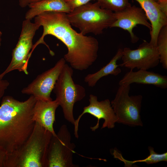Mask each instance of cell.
Segmentation results:
<instances>
[{"label": "cell", "mask_w": 167, "mask_h": 167, "mask_svg": "<svg viewBox=\"0 0 167 167\" xmlns=\"http://www.w3.org/2000/svg\"><path fill=\"white\" fill-rule=\"evenodd\" d=\"M148 70H133L127 72L119 82V85L133 83L152 85L162 89L167 88V76Z\"/></svg>", "instance_id": "cell-15"}, {"label": "cell", "mask_w": 167, "mask_h": 167, "mask_svg": "<svg viewBox=\"0 0 167 167\" xmlns=\"http://www.w3.org/2000/svg\"><path fill=\"white\" fill-rule=\"evenodd\" d=\"M42 0H19V6L22 7H25L31 4L36 3Z\"/></svg>", "instance_id": "cell-23"}, {"label": "cell", "mask_w": 167, "mask_h": 167, "mask_svg": "<svg viewBox=\"0 0 167 167\" xmlns=\"http://www.w3.org/2000/svg\"><path fill=\"white\" fill-rule=\"evenodd\" d=\"M92 0H64L71 11L77 8L87 4Z\"/></svg>", "instance_id": "cell-21"}, {"label": "cell", "mask_w": 167, "mask_h": 167, "mask_svg": "<svg viewBox=\"0 0 167 167\" xmlns=\"http://www.w3.org/2000/svg\"><path fill=\"white\" fill-rule=\"evenodd\" d=\"M148 149L149 151V155L144 159L134 161H129L124 159L122 154L117 150H114L113 153L115 158L119 159L123 162L125 164V167L132 166L133 164L136 162H145L147 164H152L156 163L162 161H167V152L162 154H158L155 152L154 148L151 146H149Z\"/></svg>", "instance_id": "cell-18"}, {"label": "cell", "mask_w": 167, "mask_h": 167, "mask_svg": "<svg viewBox=\"0 0 167 167\" xmlns=\"http://www.w3.org/2000/svg\"><path fill=\"white\" fill-rule=\"evenodd\" d=\"M6 151L0 146V167H3V163L6 154Z\"/></svg>", "instance_id": "cell-24"}, {"label": "cell", "mask_w": 167, "mask_h": 167, "mask_svg": "<svg viewBox=\"0 0 167 167\" xmlns=\"http://www.w3.org/2000/svg\"><path fill=\"white\" fill-rule=\"evenodd\" d=\"M101 7L116 12L122 10L130 6L128 0H97Z\"/></svg>", "instance_id": "cell-20"}, {"label": "cell", "mask_w": 167, "mask_h": 167, "mask_svg": "<svg viewBox=\"0 0 167 167\" xmlns=\"http://www.w3.org/2000/svg\"><path fill=\"white\" fill-rule=\"evenodd\" d=\"M130 85H119L114 98L111 102L117 122L130 126H142L140 115L142 96H130Z\"/></svg>", "instance_id": "cell-6"}, {"label": "cell", "mask_w": 167, "mask_h": 167, "mask_svg": "<svg viewBox=\"0 0 167 167\" xmlns=\"http://www.w3.org/2000/svg\"><path fill=\"white\" fill-rule=\"evenodd\" d=\"M140 4L151 25L149 42L156 45L160 31L167 25V15L162 11L158 3L155 0H135Z\"/></svg>", "instance_id": "cell-13"}, {"label": "cell", "mask_w": 167, "mask_h": 167, "mask_svg": "<svg viewBox=\"0 0 167 167\" xmlns=\"http://www.w3.org/2000/svg\"><path fill=\"white\" fill-rule=\"evenodd\" d=\"M2 32L1 31H0V47L1 46V42L2 41L1 36H2Z\"/></svg>", "instance_id": "cell-26"}, {"label": "cell", "mask_w": 167, "mask_h": 167, "mask_svg": "<svg viewBox=\"0 0 167 167\" xmlns=\"http://www.w3.org/2000/svg\"><path fill=\"white\" fill-rule=\"evenodd\" d=\"M59 106L55 100H37L33 109V120L54 136L56 135L53 128L55 112Z\"/></svg>", "instance_id": "cell-14"}, {"label": "cell", "mask_w": 167, "mask_h": 167, "mask_svg": "<svg viewBox=\"0 0 167 167\" xmlns=\"http://www.w3.org/2000/svg\"><path fill=\"white\" fill-rule=\"evenodd\" d=\"M122 63L119 66L131 70H148L156 66L160 62L156 45L144 41L136 49L125 47L122 49Z\"/></svg>", "instance_id": "cell-9"}, {"label": "cell", "mask_w": 167, "mask_h": 167, "mask_svg": "<svg viewBox=\"0 0 167 167\" xmlns=\"http://www.w3.org/2000/svg\"><path fill=\"white\" fill-rule=\"evenodd\" d=\"M52 134L35 122L28 139L19 148L6 153L3 167H47V154Z\"/></svg>", "instance_id": "cell-3"}, {"label": "cell", "mask_w": 167, "mask_h": 167, "mask_svg": "<svg viewBox=\"0 0 167 167\" xmlns=\"http://www.w3.org/2000/svg\"><path fill=\"white\" fill-rule=\"evenodd\" d=\"M158 3H161L164 2H167V0H155Z\"/></svg>", "instance_id": "cell-25"}, {"label": "cell", "mask_w": 167, "mask_h": 167, "mask_svg": "<svg viewBox=\"0 0 167 167\" xmlns=\"http://www.w3.org/2000/svg\"><path fill=\"white\" fill-rule=\"evenodd\" d=\"M66 63L64 58H61L53 67L38 75L21 92L33 96L37 100H52L51 92Z\"/></svg>", "instance_id": "cell-10"}, {"label": "cell", "mask_w": 167, "mask_h": 167, "mask_svg": "<svg viewBox=\"0 0 167 167\" xmlns=\"http://www.w3.org/2000/svg\"><path fill=\"white\" fill-rule=\"evenodd\" d=\"M67 126L62 125L56 135H52L48 148L47 167H77L73 162L75 145L71 142Z\"/></svg>", "instance_id": "cell-7"}, {"label": "cell", "mask_w": 167, "mask_h": 167, "mask_svg": "<svg viewBox=\"0 0 167 167\" xmlns=\"http://www.w3.org/2000/svg\"><path fill=\"white\" fill-rule=\"evenodd\" d=\"M71 25L78 28L84 35L91 33L102 34L115 20L114 12L101 8L99 3L89 2L66 13Z\"/></svg>", "instance_id": "cell-4"}, {"label": "cell", "mask_w": 167, "mask_h": 167, "mask_svg": "<svg viewBox=\"0 0 167 167\" xmlns=\"http://www.w3.org/2000/svg\"><path fill=\"white\" fill-rule=\"evenodd\" d=\"M73 74L72 68L66 63L53 91L56 95L55 100L62 108L64 118L74 125V104L83 99L86 93L83 86L74 83Z\"/></svg>", "instance_id": "cell-5"}, {"label": "cell", "mask_w": 167, "mask_h": 167, "mask_svg": "<svg viewBox=\"0 0 167 167\" xmlns=\"http://www.w3.org/2000/svg\"><path fill=\"white\" fill-rule=\"evenodd\" d=\"M122 51V49H119L115 55L106 65L95 73L88 74L85 77L84 81L89 87H94L98 81L104 77L109 75L117 76L121 73V70L117 64L118 61L121 58Z\"/></svg>", "instance_id": "cell-17"}, {"label": "cell", "mask_w": 167, "mask_h": 167, "mask_svg": "<svg viewBox=\"0 0 167 167\" xmlns=\"http://www.w3.org/2000/svg\"><path fill=\"white\" fill-rule=\"evenodd\" d=\"M30 8L25 15L26 19L31 20L41 13L47 11L68 13L71 10L64 0H42L28 5Z\"/></svg>", "instance_id": "cell-16"}, {"label": "cell", "mask_w": 167, "mask_h": 167, "mask_svg": "<svg viewBox=\"0 0 167 167\" xmlns=\"http://www.w3.org/2000/svg\"><path fill=\"white\" fill-rule=\"evenodd\" d=\"M34 18L35 23L42 26L43 30L41 36L33 45L32 51L42 44L47 47L50 54H53L54 52L44 41L45 36L50 35L60 40L66 47L68 51L63 58L72 68L80 71L86 70L96 61L99 49L97 40L74 30L66 13L45 12Z\"/></svg>", "instance_id": "cell-1"}, {"label": "cell", "mask_w": 167, "mask_h": 167, "mask_svg": "<svg viewBox=\"0 0 167 167\" xmlns=\"http://www.w3.org/2000/svg\"><path fill=\"white\" fill-rule=\"evenodd\" d=\"M89 101V104L84 108L82 113L75 120L74 125V135L77 138L79 137L78 131L79 120L83 115L85 113L89 114L97 119L96 125L90 127L92 131H95L99 128V121L101 119H103L104 120L101 129L106 127L108 129L113 128L115 126V123L117 122V117L109 99H106L99 101L96 96L90 94Z\"/></svg>", "instance_id": "cell-11"}, {"label": "cell", "mask_w": 167, "mask_h": 167, "mask_svg": "<svg viewBox=\"0 0 167 167\" xmlns=\"http://www.w3.org/2000/svg\"><path fill=\"white\" fill-rule=\"evenodd\" d=\"M30 20L26 19L23 21L19 40L12 50L11 62L6 70L0 74V79H2L8 73L15 70L28 74L27 66L31 55L30 52L33 45L32 40L36 31L40 27Z\"/></svg>", "instance_id": "cell-8"}, {"label": "cell", "mask_w": 167, "mask_h": 167, "mask_svg": "<svg viewBox=\"0 0 167 167\" xmlns=\"http://www.w3.org/2000/svg\"><path fill=\"white\" fill-rule=\"evenodd\" d=\"M37 100L31 95L21 101L3 96L0 106V146L7 153L19 148L29 138L35 124L32 119Z\"/></svg>", "instance_id": "cell-2"}, {"label": "cell", "mask_w": 167, "mask_h": 167, "mask_svg": "<svg viewBox=\"0 0 167 167\" xmlns=\"http://www.w3.org/2000/svg\"><path fill=\"white\" fill-rule=\"evenodd\" d=\"M114 13L115 20L110 28H119L127 31L133 43L139 40L133 32V29L137 25H143L150 30L151 29V24L141 8L130 5L122 10Z\"/></svg>", "instance_id": "cell-12"}, {"label": "cell", "mask_w": 167, "mask_h": 167, "mask_svg": "<svg viewBox=\"0 0 167 167\" xmlns=\"http://www.w3.org/2000/svg\"><path fill=\"white\" fill-rule=\"evenodd\" d=\"M9 82L6 80L0 79V100L3 96L6 90L9 85Z\"/></svg>", "instance_id": "cell-22"}, {"label": "cell", "mask_w": 167, "mask_h": 167, "mask_svg": "<svg viewBox=\"0 0 167 167\" xmlns=\"http://www.w3.org/2000/svg\"><path fill=\"white\" fill-rule=\"evenodd\" d=\"M160 62L163 67L167 69V25L163 26L159 33L156 43Z\"/></svg>", "instance_id": "cell-19"}]
</instances>
